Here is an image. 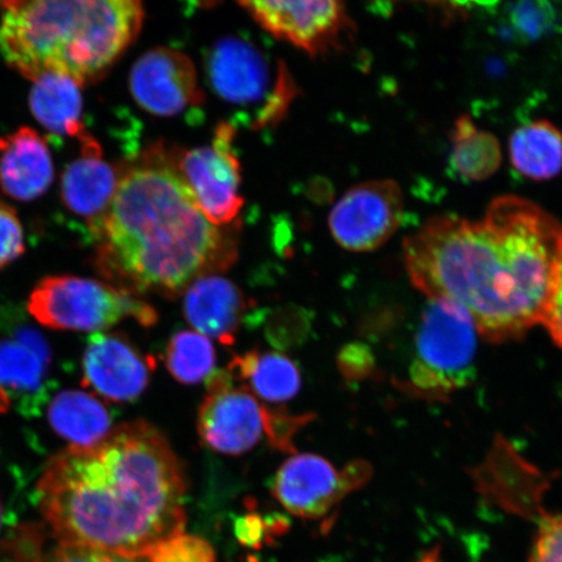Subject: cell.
<instances>
[{
	"label": "cell",
	"mask_w": 562,
	"mask_h": 562,
	"mask_svg": "<svg viewBox=\"0 0 562 562\" xmlns=\"http://www.w3.org/2000/svg\"><path fill=\"white\" fill-rule=\"evenodd\" d=\"M54 159L46 139L30 126L0 138V189L10 199L31 202L54 181Z\"/></svg>",
	"instance_id": "15"
},
{
	"label": "cell",
	"mask_w": 562,
	"mask_h": 562,
	"mask_svg": "<svg viewBox=\"0 0 562 562\" xmlns=\"http://www.w3.org/2000/svg\"><path fill=\"white\" fill-rule=\"evenodd\" d=\"M273 37L312 56L327 54L351 27L341 2H241L238 4Z\"/></svg>",
	"instance_id": "11"
},
{
	"label": "cell",
	"mask_w": 562,
	"mask_h": 562,
	"mask_svg": "<svg viewBox=\"0 0 562 562\" xmlns=\"http://www.w3.org/2000/svg\"><path fill=\"white\" fill-rule=\"evenodd\" d=\"M540 323H543L553 341L562 347V256Z\"/></svg>",
	"instance_id": "29"
},
{
	"label": "cell",
	"mask_w": 562,
	"mask_h": 562,
	"mask_svg": "<svg viewBox=\"0 0 562 562\" xmlns=\"http://www.w3.org/2000/svg\"><path fill=\"white\" fill-rule=\"evenodd\" d=\"M3 505L2 503H0V525H2V521H3Z\"/></svg>",
	"instance_id": "34"
},
{
	"label": "cell",
	"mask_w": 562,
	"mask_h": 562,
	"mask_svg": "<svg viewBox=\"0 0 562 562\" xmlns=\"http://www.w3.org/2000/svg\"><path fill=\"white\" fill-rule=\"evenodd\" d=\"M418 562H439V551H432Z\"/></svg>",
	"instance_id": "33"
},
{
	"label": "cell",
	"mask_w": 562,
	"mask_h": 562,
	"mask_svg": "<svg viewBox=\"0 0 562 562\" xmlns=\"http://www.w3.org/2000/svg\"><path fill=\"white\" fill-rule=\"evenodd\" d=\"M529 562H562V515L542 519Z\"/></svg>",
	"instance_id": "27"
},
{
	"label": "cell",
	"mask_w": 562,
	"mask_h": 562,
	"mask_svg": "<svg viewBox=\"0 0 562 562\" xmlns=\"http://www.w3.org/2000/svg\"><path fill=\"white\" fill-rule=\"evenodd\" d=\"M265 521L258 515H249L238 519L236 524L237 538L246 546L261 543L265 536Z\"/></svg>",
	"instance_id": "31"
},
{
	"label": "cell",
	"mask_w": 562,
	"mask_h": 562,
	"mask_svg": "<svg viewBox=\"0 0 562 562\" xmlns=\"http://www.w3.org/2000/svg\"><path fill=\"white\" fill-rule=\"evenodd\" d=\"M50 362L47 346L37 334L24 331L0 340V386L11 393L32 392Z\"/></svg>",
	"instance_id": "22"
},
{
	"label": "cell",
	"mask_w": 562,
	"mask_h": 562,
	"mask_svg": "<svg viewBox=\"0 0 562 562\" xmlns=\"http://www.w3.org/2000/svg\"><path fill=\"white\" fill-rule=\"evenodd\" d=\"M11 397L7 395V392L0 386V413H4L10 409Z\"/></svg>",
	"instance_id": "32"
},
{
	"label": "cell",
	"mask_w": 562,
	"mask_h": 562,
	"mask_svg": "<svg viewBox=\"0 0 562 562\" xmlns=\"http://www.w3.org/2000/svg\"><path fill=\"white\" fill-rule=\"evenodd\" d=\"M561 256V223L516 195L498 196L477 221L432 217L404 241L413 285L461 307L492 341L542 322Z\"/></svg>",
	"instance_id": "1"
},
{
	"label": "cell",
	"mask_w": 562,
	"mask_h": 562,
	"mask_svg": "<svg viewBox=\"0 0 562 562\" xmlns=\"http://www.w3.org/2000/svg\"><path fill=\"white\" fill-rule=\"evenodd\" d=\"M27 311L42 326L56 331L97 333L133 319L150 327L156 308L143 297L103 281L74 276L41 280L27 301Z\"/></svg>",
	"instance_id": "5"
},
{
	"label": "cell",
	"mask_w": 562,
	"mask_h": 562,
	"mask_svg": "<svg viewBox=\"0 0 562 562\" xmlns=\"http://www.w3.org/2000/svg\"><path fill=\"white\" fill-rule=\"evenodd\" d=\"M91 234L94 265L110 284L138 297L176 299L236 262L240 222L210 223L176 168L172 149L157 145L122 170Z\"/></svg>",
	"instance_id": "3"
},
{
	"label": "cell",
	"mask_w": 562,
	"mask_h": 562,
	"mask_svg": "<svg viewBox=\"0 0 562 562\" xmlns=\"http://www.w3.org/2000/svg\"><path fill=\"white\" fill-rule=\"evenodd\" d=\"M144 20L137 0H13L0 20V55L32 82L58 75L83 88L115 66Z\"/></svg>",
	"instance_id": "4"
},
{
	"label": "cell",
	"mask_w": 562,
	"mask_h": 562,
	"mask_svg": "<svg viewBox=\"0 0 562 562\" xmlns=\"http://www.w3.org/2000/svg\"><path fill=\"white\" fill-rule=\"evenodd\" d=\"M81 87L65 76L47 75L33 82L30 94L32 114L54 135L79 140L88 133L82 122Z\"/></svg>",
	"instance_id": "18"
},
{
	"label": "cell",
	"mask_w": 562,
	"mask_h": 562,
	"mask_svg": "<svg viewBox=\"0 0 562 562\" xmlns=\"http://www.w3.org/2000/svg\"><path fill=\"white\" fill-rule=\"evenodd\" d=\"M403 220L404 195L397 182L371 180L344 193L328 215V227L342 249L367 252L389 241Z\"/></svg>",
	"instance_id": "10"
},
{
	"label": "cell",
	"mask_w": 562,
	"mask_h": 562,
	"mask_svg": "<svg viewBox=\"0 0 562 562\" xmlns=\"http://www.w3.org/2000/svg\"><path fill=\"white\" fill-rule=\"evenodd\" d=\"M146 562H216L213 546L207 540L182 532L154 547Z\"/></svg>",
	"instance_id": "25"
},
{
	"label": "cell",
	"mask_w": 562,
	"mask_h": 562,
	"mask_svg": "<svg viewBox=\"0 0 562 562\" xmlns=\"http://www.w3.org/2000/svg\"><path fill=\"white\" fill-rule=\"evenodd\" d=\"M211 86L232 103L256 102L269 82L263 55L255 46L237 38L217 42L207 59Z\"/></svg>",
	"instance_id": "17"
},
{
	"label": "cell",
	"mask_w": 562,
	"mask_h": 562,
	"mask_svg": "<svg viewBox=\"0 0 562 562\" xmlns=\"http://www.w3.org/2000/svg\"><path fill=\"white\" fill-rule=\"evenodd\" d=\"M187 477L170 442L145 420L90 447H69L47 463L37 486L60 546L145 559L186 532Z\"/></svg>",
	"instance_id": "2"
},
{
	"label": "cell",
	"mask_w": 562,
	"mask_h": 562,
	"mask_svg": "<svg viewBox=\"0 0 562 562\" xmlns=\"http://www.w3.org/2000/svg\"><path fill=\"white\" fill-rule=\"evenodd\" d=\"M128 82L133 100L154 116L180 115L203 102L193 60L176 48L156 47L140 55Z\"/></svg>",
	"instance_id": "12"
},
{
	"label": "cell",
	"mask_w": 562,
	"mask_h": 562,
	"mask_svg": "<svg viewBox=\"0 0 562 562\" xmlns=\"http://www.w3.org/2000/svg\"><path fill=\"white\" fill-rule=\"evenodd\" d=\"M216 355L213 344L194 331H181L171 337L166 349V367L181 384L193 385L213 374Z\"/></svg>",
	"instance_id": "24"
},
{
	"label": "cell",
	"mask_w": 562,
	"mask_h": 562,
	"mask_svg": "<svg viewBox=\"0 0 562 562\" xmlns=\"http://www.w3.org/2000/svg\"><path fill=\"white\" fill-rule=\"evenodd\" d=\"M513 167L532 180L557 178L562 171V133L547 121L526 124L509 143Z\"/></svg>",
	"instance_id": "21"
},
{
	"label": "cell",
	"mask_w": 562,
	"mask_h": 562,
	"mask_svg": "<svg viewBox=\"0 0 562 562\" xmlns=\"http://www.w3.org/2000/svg\"><path fill=\"white\" fill-rule=\"evenodd\" d=\"M182 296L186 318L195 333L234 346L248 308L240 288L222 276H211L196 280Z\"/></svg>",
	"instance_id": "16"
},
{
	"label": "cell",
	"mask_w": 562,
	"mask_h": 562,
	"mask_svg": "<svg viewBox=\"0 0 562 562\" xmlns=\"http://www.w3.org/2000/svg\"><path fill=\"white\" fill-rule=\"evenodd\" d=\"M452 165L461 178L482 181L502 165V147L490 132L476 128L469 116L457 119L452 132Z\"/></svg>",
	"instance_id": "23"
},
{
	"label": "cell",
	"mask_w": 562,
	"mask_h": 562,
	"mask_svg": "<svg viewBox=\"0 0 562 562\" xmlns=\"http://www.w3.org/2000/svg\"><path fill=\"white\" fill-rule=\"evenodd\" d=\"M477 329L470 315L447 301L428 300L422 313L409 389L420 396H445L474 375Z\"/></svg>",
	"instance_id": "6"
},
{
	"label": "cell",
	"mask_w": 562,
	"mask_h": 562,
	"mask_svg": "<svg viewBox=\"0 0 562 562\" xmlns=\"http://www.w3.org/2000/svg\"><path fill=\"white\" fill-rule=\"evenodd\" d=\"M337 363L341 374L349 381H361V379L370 375L375 367L374 356L364 344H348L337 357Z\"/></svg>",
	"instance_id": "28"
},
{
	"label": "cell",
	"mask_w": 562,
	"mask_h": 562,
	"mask_svg": "<svg viewBox=\"0 0 562 562\" xmlns=\"http://www.w3.org/2000/svg\"><path fill=\"white\" fill-rule=\"evenodd\" d=\"M79 143L80 156L70 161L61 176V201L93 231L114 199L122 171L104 159L101 144L89 132Z\"/></svg>",
	"instance_id": "14"
},
{
	"label": "cell",
	"mask_w": 562,
	"mask_h": 562,
	"mask_svg": "<svg viewBox=\"0 0 562 562\" xmlns=\"http://www.w3.org/2000/svg\"><path fill=\"white\" fill-rule=\"evenodd\" d=\"M153 370L151 358L140 353L122 335L98 334L91 337L83 355V381L111 402H132L143 395Z\"/></svg>",
	"instance_id": "13"
},
{
	"label": "cell",
	"mask_w": 562,
	"mask_h": 562,
	"mask_svg": "<svg viewBox=\"0 0 562 562\" xmlns=\"http://www.w3.org/2000/svg\"><path fill=\"white\" fill-rule=\"evenodd\" d=\"M25 251V236L15 209L0 201V269L15 262Z\"/></svg>",
	"instance_id": "26"
},
{
	"label": "cell",
	"mask_w": 562,
	"mask_h": 562,
	"mask_svg": "<svg viewBox=\"0 0 562 562\" xmlns=\"http://www.w3.org/2000/svg\"><path fill=\"white\" fill-rule=\"evenodd\" d=\"M235 136L234 126L221 124L210 145L189 150L172 149L175 166L196 205L217 227L237 223L244 207L241 165L232 145Z\"/></svg>",
	"instance_id": "7"
},
{
	"label": "cell",
	"mask_w": 562,
	"mask_h": 562,
	"mask_svg": "<svg viewBox=\"0 0 562 562\" xmlns=\"http://www.w3.org/2000/svg\"><path fill=\"white\" fill-rule=\"evenodd\" d=\"M48 419L70 447L94 446L112 431L109 411L100 400L82 391L59 393L48 409Z\"/></svg>",
	"instance_id": "20"
},
{
	"label": "cell",
	"mask_w": 562,
	"mask_h": 562,
	"mask_svg": "<svg viewBox=\"0 0 562 562\" xmlns=\"http://www.w3.org/2000/svg\"><path fill=\"white\" fill-rule=\"evenodd\" d=\"M244 389L269 403H285L301 390V371L290 357L273 351H248L234 358L228 370Z\"/></svg>",
	"instance_id": "19"
},
{
	"label": "cell",
	"mask_w": 562,
	"mask_h": 562,
	"mask_svg": "<svg viewBox=\"0 0 562 562\" xmlns=\"http://www.w3.org/2000/svg\"><path fill=\"white\" fill-rule=\"evenodd\" d=\"M368 461L356 460L342 470L318 454H293L273 477L272 496L293 516L305 519L326 517L350 492L370 481Z\"/></svg>",
	"instance_id": "9"
},
{
	"label": "cell",
	"mask_w": 562,
	"mask_h": 562,
	"mask_svg": "<svg viewBox=\"0 0 562 562\" xmlns=\"http://www.w3.org/2000/svg\"><path fill=\"white\" fill-rule=\"evenodd\" d=\"M50 562H146V560L60 546L53 554Z\"/></svg>",
	"instance_id": "30"
},
{
	"label": "cell",
	"mask_w": 562,
	"mask_h": 562,
	"mask_svg": "<svg viewBox=\"0 0 562 562\" xmlns=\"http://www.w3.org/2000/svg\"><path fill=\"white\" fill-rule=\"evenodd\" d=\"M232 381L228 371L210 375L196 427L203 445L213 451L240 456L269 439L276 409Z\"/></svg>",
	"instance_id": "8"
}]
</instances>
